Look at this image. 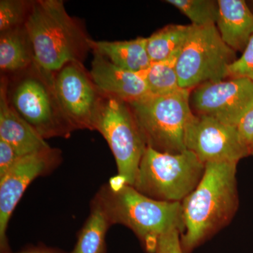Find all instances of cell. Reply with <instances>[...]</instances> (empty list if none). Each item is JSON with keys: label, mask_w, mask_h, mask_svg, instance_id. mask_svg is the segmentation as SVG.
I'll use <instances>...</instances> for the list:
<instances>
[{"label": "cell", "mask_w": 253, "mask_h": 253, "mask_svg": "<svg viewBox=\"0 0 253 253\" xmlns=\"http://www.w3.org/2000/svg\"><path fill=\"white\" fill-rule=\"evenodd\" d=\"M238 163H208L202 179L181 201V248L191 253L229 223L239 208Z\"/></svg>", "instance_id": "obj_1"}, {"label": "cell", "mask_w": 253, "mask_h": 253, "mask_svg": "<svg viewBox=\"0 0 253 253\" xmlns=\"http://www.w3.org/2000/svg\"><path fill=\"white\" fill-rule=\"evenodd\" d=\"M24 26L35 61L49 72L56 73L68 63H83L91 50L90 38L61 0L32 1Z\"/></svg>", "instance_id": "obj_2"}, {"label": "cell", "mask_w": 253, "mask_h": 253, "mask_svg": "<svg viewBox=\"0 0 253 253\" xmlns=\"http://www.w3.org/2000/svg\"><path fill=\"white\" fill-rule=\"evenodd\" d=\"M111 225L130 229L147 253H155L158 240L172 229H183L181 202H163L150 199L128 184L106 183L95 195Z\"/></svg>", "instance_id": "obj_3"}, {"label": "cell", "mask_w": 253, "mask_h": 253, "mask_svg": "<svg viewBox=\"0 0 253 253\" xmlns=\"http://www.w3.org/2000/svg\"><path fill=\"white\" fill-rule=\"evenodd\" d=\"M55 73L34 61L31 67L8 77L10 104L44 139H68L75 130L60 104L54 85Z\"/></svg>", "instance_id": "obj_4"}, {"label": "cell", "mask_w": 253, "mask_h": 253, "mask_svg": "<svg viewBox=\"0 0 253 253\" xmlns=\"http://www.w3.org/2000/svg\"><path fill=\"white\" fill-rule=\"evenodd\" d=\"M205 169L206 164L189 150L174 154L147 146L133 187L156 201L181 202L199 184Z\"/></svg>", "instance_id": "obj_5"}, {"label": "cell", "mask_w": 253, "mask_h": 253, "mask_svg": "<svg viewBox=\"0 0 253 253\" xmlns=\"http://www.w3.org/2000/svg\"><path fill=\"white\" fill-rule=\"evenodd\" d=\"M191 89L147 97L128 104L146 144L161 152L186 151L184 134L194 113L190 107Z\"/></svg>", "instance_id": "obj_6"}, {"label": "cell", "mask_w": 253, "mask_h": 253, "mask_svg": "<svg viewBox=\"0 0 253 253\" xmlns=\"http://www.w3.org/2000/svg\"><path fill=\"white\" fill-rule=\"evenodd\" d=\"M94 130L107 141L116 161L118 175L133 186L148 146L129 105L103 94L95 116Z\"/></svg>", "instance_id": "obj_7"}, {"label": "cell", "mask_w": 253, "mask_h": 253, "mask_svg": "<svg viewBox=\"0 0 253 253\" xmlns=\"http://www.w3.org/2000/svg\"><path fill=\"white\" fill-rule=\"evenodd\" d=\"M236 60V51L223 41L216 25H191L176 59L179 86L192 90L204 83L224 81Z\"/></svg>", "instance_id": "obj_8"}, {"label": "cell", "mask_w": 253, "mask_h": 253, "mask_svg": "<svg viewBox=\"0 0 253 253\" xmlns=\"http://www.w3.org/2000/svg\"><path fill=\"white\" fill-rule=\"evenodd\" d=\"M61 161L60 149L49 147L23 156L0 178V253L11 252L6 231L12 213L28 186L39 176L54 172Z\"/></svg>", "instance_id": "obj_9"}, {"label": "cell", "mask_w": 253, "mask_h": 253, "mask_svg": "<svg viewBox=\"0 0 253 253\" xmlns=\"http://www.w3.org/2000/svg\"><path fill=\"white\" fill-rule=\"evenodd\" d=\"M184 142L205 164L239 163L250 156L236 127L204 115L194 113L186 126Z\"/></svg>", "instance_id": "obj_10"}, {"label": "cell", "mask_w": 253, "mask_h": 253, "mask_svg": "<svg viewBox=\"0 0 253 253\" xmlns=\"http://www.w3.org/2000/svg\"><path fill=\"white\" fill-rule=\"evenodd\" d=\"M60 104L75 130H94L96 111L103 94L83 63H68L54 75Z\"/></svg>", "instance_id": "obj_11"}, {"label": "cell", "mask_w": 253, "mask_h": 253, "mask_svg": "<svg viewBox=\"0 0 253 253\" xmlns=\"http://www.w3.org/2000/svg\"><path fill=\"white\" fill-rule=\"evenodd\" d=\"M191 99L197 114L236 127L253 106V82L238 78L204 83L195 88Z\"/></svg>", "instance_id": "obj_12"}, {"label": "cell", "mask_w": 253, "mask_h": 253, "mask_svg": "<svg viewBox=\"0 0 253 253\" xmlns=\"http://www.w3.org/2000/svg\"><path fill=\"white\" fill-rule=\"evenodd\" d=\"M90 76L103 94L113 96L127 104L149 96L150 91L141 73L126 71L93 51Z\"/></svg>", "instance_id": "obj_13"}, {"label": "cell", "mask_w": 253, "mask_h": 253, "mask_svg": "<svg viewBox=\"0 0 253 253\" xmlns=\"http://www.w3.org/2000/svg\"><path fill=\"white\" fill-rule=\"evenodd\" d=\"M8 77L0 82V140L9 144L20 156L51 147L10 104L7 96Z\"/></svg>", "instance_id": "obj_14"}, {"label": "cell", "mask_w": 253, "mask_h": 253, "mask_svg": "<svg viewBox=\"0 0 253 253\" xmlns=\"http://www.w3.org/2000/svg\"><path fill=\"white\" fill-rule=\"evenodd\" d=\"M216 26L223 41L234 51H244L253 36V12L244 0H218Z\"/></svg>", "instance_id": "obj_15"}, {"label": "cell", "mask_w": 253, "mask_h": 253, "mask_svg": "<svg viewBox=\"0 0 253 253\" xmlns=\"http://www.w3.org/2000/svg\"><path fill=\"white\" fill-rule=\"evenodd\" d=\"M89 42L92 51L126 71L140 73L152 63L148 54L147 38L126 41H95L90 38Z\"/></svg>", "instance_id": "obj_16"}, {"label": "cell", "mask_w": 253, "mask_h": 253, "mask_svg": "<svg viewBox=\"0 0 253 253\" xmlns=\"http://www.w3.org/2000/svg\"><path fill=\"white\" fill-rule=\"evenodd\" d=\"M31 41L25 26L1 33L0 69L3 76L22 72L34 62Z\"/></svg>", "instance_id": "obj_17"}, {"label": "cell", "mask_w": 253, "mask_h": 253, "mask_svg": "<svg viewBox=\"0 0 253 253\" xmlns=\"http://www.w3.org/2000/svg\"><path fill=\"white\" fill-rule=\"evenodd\" d=\"M111 226L104 208L94 196L90 212L78 234L77 243L71 253H106V236Z\"/></svg>", "instance_id": "obj_18"}, {"label": "cell", "mask_w": 253, "mask_h": 253, "mask_svg": "<svg viewBox=\"0 0 253 253\" xmlns=\"http://www.w3.org/2000/svg\"><path fill=\"white\" fill-rule=\"evenodd\" d=\"M191 28V25H168L147 38V51L151 62L177 56Z\"/></svg>", "instance_id": "obj_19"}, {"label": "cell", "mask_w": 253, "mask_h": 253, "mask_svg": "<svg viewBox=\"0 0 253 253\" xmlns=\"http://www.w3.org/2000/svg\"><path fill=\"white\" fill-rule=\"evenodd\" d=\"M177 56L165 61L151 63L147 69L140 72L146 81L150 94L162 96L182 89L179 86V78L176 71Z\"/></svg>", "instance_id": "obj_20"}, {"label": "cell", "mask_w": 253, "mask_h": 253, "mask_svg": "<svg viewBox=\"0 0 253 253\" xmlns=\"http://www.w3.org/2000/svg\"><path fill=\"white\" fill-rule=\"evenodd\" d=\"M166 2L172 5L185 15L191 25L197 27L216 25L218 18V1L213 0H168Z\"/></svg>", "instance_id": "obj_21"}, {"label": "cell", "mask_w": 253, "mask_h": 253, "mask_svg": "<svg viewBox=\"0 0 253 253\" xmlns=\"http://www.w3.org/2000/svg\"><path fill=\"white\" fill-rule=\"evenodd\" d=\"M32 1H0V33L23 27L27 20Z\"/></svg>", "instance_id": "obj_22"}, {"label": "cell", "mask_w": 253, "mask_h": 253, "mask_svg": "<svg viewBox=\"0 0 253 253\" xmlns=\"http://www.w3.org/2000/svg\"><path fill=\"white\" fill-rule=\"evenodd\" d=\"M227 77L247 78L253 82V36L243 51L242 56L228 68Z\"/></svg>", "instance_id": "obj_23"}, {"label": "cell", "mask_w": 253, "mask_h": 253, "mask_svg": "<svg viewBox=\"0 0 253 253\" xmlns=\"http://www.w3.org/2000/svg\"><path fill=\"white\" fill-rule=\"evenodd\" d=\"M181 231L172 229L163 234L158 240L155 253H184L181 244Z\"/></svg>", "instance_id": "obj_24"}, {"label": "cell", "mask_w": 253, "mask_h": 253, "mask_svg": "<svg viewBox=\"0 0 253 253\" xmlns=\"http://www.w3.org/2000/svg\"><path fill=\"white\" fill-rule=\"evenodd\" d=\"M21 157L9 144L0 140V178L9 172Z\"/></svg>", "instance_id": "obj_25"}, {"label": "cell", "mask_w": 253, "mask_h": 253, "mask_svg": "<svg viewBox=\"0 0 253 253\" xmlns=\"http://www.w3.org/2000/svg\"><path fill=\"white\" fill-rule=\"evenodd\" d=\"M236 128L250 152L253 146V106L240 120Z\"/></svg>", "instance_id": "obj_26"}, {"label": "cell", "mask_w": 253, "mask_h": 253, "mask_svg": "<svg viewBox=\"0 0 253 253\" xmlns=\"http://www.w3.org/2000/svg\"><path fill=\"white\" fill-rule=\"evenodd\" d=\"M67 253L64 251L54 248L47 247L44 245H39L37 246H30L18 253Z\"/></svg>", "instance_id": "obj_27"}, {"label": "cell", "mask_w": 253, "mask_h": 253, "mask_svg": "<svg viewBox=\"0 0 253 253\" xmlns=\"http://www.w3.org/2000/svg\"><path fill=\"white\" fill-rule=\"evenodd\" d=\"M250 155L253 156V146L251 148V150H250Z\"/></svg>", "instance_id": "obj_28"}]
</instances>
